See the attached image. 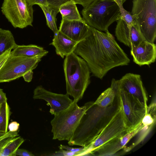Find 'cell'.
<instances>
[{
	"mask_svg": "<svg viewBox=\"0 0 156 156\" xmlns=\"http://www.w3.org/2000/svg\"><path fill=\"white\" fill-rule=\"evenodd\" d=\"M59 147L60 149H62L72 152H74L78 154L77 156L83 155L87 148L84 147L79 148H74L67 145H60Z\"/></svg>",
	"mask_w": 156,
	"mask_h": 156,
	"instance_id": "obj_27",
	"label": "cell"
},
{
	"mask_svg": "<svg viewBox=\"0 0 156 156\" xmlns=\"http://www.w3.org/2000/svg\"><path fill=\"white\" fill-rule=\"evenodd\" d=\"M111 86L115 90L119 98L126 127L129 129H135L141 123L146 114L147 106L112 83Z\"/></svg>",
	"mask_w": 156,
	"mask_h": 156,
	"instance_id": "obj_7",
	"label": "cell"
},
{
	"mask_svg": "<svg viewBox=\"0 0 156 156\" xmlns=\"http://www.w3.org/2000/svg\"><path fill=\"white\" fill-rule=\"evenodd\" d=\"M115 29V35L118 40L130 48L136 46L144 40L139 26L136 23L131 27L122 20L119 19L117 21Z\"/></svg>",
	"mask_w": 156,
	"mask_h": 156,
	"instance_id": "obj_14",
	"label": "cell"
},
{
	"mask_svg": "<svg viewBox=\"0 0 156 156\" xmlns=\"http://www.w3.org/2000/svg\"><path fill=\"white\" fill-rule=\"evenodd\" d=\"M39 6L44 14L47 26L53 31L54 34H56L58 30L56 25V16L59 12V9L51 7L48 5Z\"/></svg>",
	"mask_w": 156,
	"mask_h": 156,
	"instance_id": "obj_21",
	"label": "cell"
},
{
	"mask_svg": "<svg viewBox=\"0 0 156 156\" xmlns=\"http://www.w3.org/2000/svg\"><path fill=\"white\" fill-rule=\"evenodd\" d=\"M20 124L16 121L11 122L8 125V129L9 131H16L18 130Z\"/></svg>",
	"mask_w": 156,
	"mask_h": 156,
	"instance_id": "obj_32",
	"label": "cell"
},
{
	"mask_svg": "<svg viewBox=\"0 0 156 156\" xmlns=\"http://www.w3.org/2000/svg\"><path fill=\"white\" fill-rule=\"evenodd\" d=\"M73 52L86 62L92 74L100 79L112 69L127 65L130 62L108 31L104 32L90 26L88 35L77 44Z\"/></svg>",
	"mask_w": 156,
	"mask_h": 156,
	"instance_id": "obj_1",
	"label": "cell"
},
{
	"mask_svg": "<svg viewBox=\"0 0 156 156\" xmlns=\"http://www.w3.org/2000/svg\"><path fill=\"white\" fill-rule=\"evenodd\" d=\"M26 1L30 5L32 6L36 4L38 5H47L46 0H26Z\"/></svg>",
	"mask_w": 156,
	"mask_h": 156,
	"instance_id": "obj_31",
	"label": "cell"
},
{
	"mask_svg": "<svg viewBox=\"0 0 156 156\" xmlns=\"http://www.w3.org/2000/svg\"><path fill=\"white\" fill-rule=\"evenodd\" d=\"M44 56L30 58L10 55L0 69V83L15 80L28 71L34 69Z\"/></svg>",
	"mask_w": 156,
	"mask_h": 156,
	"instance_id": "obj_9",
	"label": "cell"
},
{
	"mask_svg": "<svg viewBox=\"0 0 156 156\" xmlns=\"http://www.w3.org/2000/svg\"><path fill=\"white\" fill-rule=\"evenodd\" d=\"M95 0H76V4L82 5L83 8H85Z\"/></svg>",
	"mask_w": 156,
	"mask_h": 156,
	"instance_id": "obj_34",
	"label": "cell"
},
{
	"mask_svg": "<svg viewBox=\"0 0 156 156\" xmlns=\"http://www.w3.org/2000/svg\"><path fill=\"white\" fill-rule=\"evenodd\" d=\"M63 69L66 93L78 101L90 83V70L86 62L73 52L66 56Z\"/></svg>",
	"mask_w": 156,
	"mask_h": 156,
	"instance_id": "obj_3",
	"label": "cell"
},
{
	"mask_svg": "<svg viewBox=\"0 0 156 156\" xmlns=\"http://www.w3.org/2000/svg\"><path fill=\"white\" fill-rule=\"evenodd\" d=\"M143 126L144 125L141 122L135 129L128 130L108 141L91 152L90 154L100 156L113 155L123 148Z\"/></svg>",
	"mask_w": 156,
	"mask_h": 156,
	"instance_id": "obj_13",
	"label": "cell"
},
{
	"mask_svg": "<svg viewBox=\"0 0 156 156\" xmlns=\"http://www.w3.org/2000/svg\"><path fill=\"white\" fill-rule=\"evenodd\" d=\"M33 74V70H30L26 72L22 76L24 80L27 82L31 81Z\"/></svg>",
	"mask_w": 156,
	"mask_h": 156,
	"instance_id": "obj_33",
	"label": "cell"
},
{
	"mask_svg": "<svg viewBox=\"0 0 156 156\" xmlns=\"http://www.w3.org/2000/svg\"><path fill=\"white\" fill-rule=\"evenodd\" d=\"M60 150L56 151L50 155L53 156H77L78 154L74 152H72L66 150L60 149Z\"/></svg>",
	"mask_w": 156,
	"mask_h": 156,
	"instance_id": "obj_29",
	"label": "cell"
},
{
	"mask_svg": "<svg viewBox=\"0 0 156 156\" xmlns=\"http://www.w3.org/2000/svg\"><path fill=\"white\" fill-rule=\"evenodd\" d=\"M111 83L133 96L142 104L147 106V94L140 75L127 73L119 80L113 79Z\"/></svg>",
	"mask_w": 156,
	"mask_h": 156,
	"instance_id": "obj_11",
	"label": "cell"
},
{
	"mask_svg": "<svg viewBox=\"0 0 156 156\" xmlns=\"http://www.w3.org/2000/svg\"><path fill=\"white\" fill-rule=\"evenodd\" d=\"M16 44L11 31L0 28V56L6 51L12 50Z\"/></svg>",
	"mask_w": 156,
	"mask_h": 156,
	"instance_id": "obj_20",
	"label": "cell"
},
{
	"mask_svg": "<svg viewBox=\"0 0 156 156\" xmlns=\"http://www.w3.org/2000/svg\"><path fill=\"white\" fill-rule=\"evenodd\" d=\"M20 136H16L4 148L0 154V156H16V152L20 146L24 141Z\"/></svg>",
	"mask_w": 156,
	"mask_h": 156,
	"instance_id": "obj_24",
	"label": "cell"
},
{
	"mask_svg": "<svg viewBox=\"0 0 156 156\" xmlns=\"http://www.w3.org/2000/svg\"><path fill=\"white\" fill-rule=\"evenodd\" d=\"M18 132L19 130L13 132L9 131L0 136V154L9 144L18 136Z\"/></svg>",
	"mask_w": 156,
	"mask_h": 156,
	"instance_id": "obj_26",
	"label": "cell"
},
{
	"mask_svg": "<svg viewBox=\"0 0 156 156\" xmlns=\"http://www.w3.org/2000/svg\"><path fill=\"white\" fill-rule=\"evenodd\" d=\"M78 102L73 100L68 108L54 115L51 122L53 139L69 140L83 114L94 102H88L80 107Z\"/></svg>",
	"mask_w": 156,
	"mask_h": 156,
	"instance_id": "obj_5",
	"label": "cell"
},
{
	"mask_svg": "<svg viewBox=\"0 0 156 156\" xmlns=\"http://www.w3.org/2000/svg\"><path fill=\"white\" fill-rule=\"evenodd\" d=\"M17 155L21 156H34V155L31 152L23 149L18 148L16 152Z\"/></svg>",
	"mask_w": 156,
	"mask_h": 156,
	"instance_id": "obj_30",
	"label": "cell"
},
{
	"mask_svg": "<svg viewBox=\"0 0 156 156\" xmlns=\"http://www.w3.org/2000/svg\"><path fill=\"white\" fill-rule=\"evenodd\" d=\"M76 2L71 0L62 5L59 8L62 19L68 20H82L76 5Z\"/></svg>",
	"mask_w": 156,
	"mask_h": 156,
	"instance_id": "obj_19",
	"label": "cell"
},
{
	"mask_svg": "<svg viewBox=\"0 0 156 156\" xmlns=\"http://www.w3.org/2000/svg\"><path fill=\"white\" fill-rule=\"evenodd\" d=\"M70 0H46L48 6L58 9L62 5ZM74 0L76 2V0Z\"/></svg>",
	"mask_w": 156,
	"mask_h": 156,
	"instance_id": "obj_28",
	"label": "cell"
},
{
	"mask_svg": "<svg viewBox=\"0 0 156 156\" xmlns=\"http://www.w3.org/2000/svg\"></svg>",
	"mask_w": 156,
	"mask_h": 156,
	"instance_id": "obj_39",
	"label": "cell"
},
{
	"mask_svg": "<svg viewBox=\"0 0 156 156\" xmlns=\"http://www.w3.org/2000/svg\"><path fill=\"white\" fill-rule=\"evenodd\" d=\"M121 104L116 93L115 100L110 105L102 108L93 104L83 114L71 139L69 145L88 148L119 110Z\"/></svg>",
	"mask_w": 156,
	"mask_h": 156,
	"instance_id": "obj_2",
	"label": "cell"
},
{
	"mask_svg": "<svg viewBox=\"0 0 156 156\" xmlns=\"http://www.w3.org/2000/svg\"><path fill=\"white\" fill-rule=\"evenodd\" d=\"M89 27L83 19L82 20L68 21L62 19L58 30L72 40L79 43L88 35Z\"/></svg>",
	"mask_w": 156,
	"mask_h": 156,
	"instance_id": "obj_16",
	"label": "cell"
},
{
	"mask_svg": "<svg viewBox=\"0 0 156 156\" xmlns=\"http://www.w3.org/2000/svg\"><path fill=\"white\" fill-rule=\"evenodd\" d=\"M78 43L58 30L57 33L54 34L52 41L50 44L55 47L56 54L63 58L73 52Z\"/></svg>",
	"mask_w": 156,
	"mask_h": 156,
	"instance_id": "obj_17",
	"label": "cell"
},
{
	"mask_svg": "<svg viewBox=\"0 0 156 156\" xmlns=\"http://www.w3.org/2000/svg\"><path fill=\"white\" fill-rule=\"evenodd\" d=\"M144 40L154 43L156 37V0H133L131 12Z\"/></svg>",
	"mask_w": 156,
	"mask_h": 156,
	"instance_id": "obj_6",
	"label": "cell"
},
{
	"mask_svg": "<svg viewBox=\"0 0 156 156\" xmlns=\"http://www.w3.org/2000/svg\"><path fill=\"white\" fill-rule=\"evenodd\" d=\"M7 98L6 94L2 89L0 88V105H1L3 103L7 102Z\"/></svg>",
	"mask_w": 156,
	"mask_h": 156,
	"instance_id": "obj_35",
	"label": "cell"
},
{
	"mask_svg": "<svg viewBox=\"0 0 156 156\" xmlns=\"http://www.w3.org/2000/svg\"><path fill=\"white\" fill-rule=\"evenodd\" d=\"M1 9L14 28L23 29L33 26V6L30 5L26 0H4Z\"/></svg>",
	"mask_w": 156,
	"mask_h": 156,
	"instance_id": "obj_8",
	"label": "cell"
},
{
	"mask_svg": "<svg viewBox=\"0 0 156 156\" xmlns=\"http://www.w3.org/2000/svg\"><path fill=\"white\" fill-rule=\"evenodd\" d=\"M11 50L10 49L6 51L3 54L0 56V62L6 56L10 54Z\"/></svg>",
	"mask_w": 156,
	"mask_h": 156,
	"instance_id": "obj_36",
	"label": "cell"
},
{
	"mask_svg": "<svg viewBox=\"0 0 156 156\" xmlns=\"http://www.w3.org/2000/svg\"><path fill=\"white\" fill-rule=\"evenodd\" d=\"M116 95L115 90L112 87L107 89L99 96L94 104L102 107L105 108L113 102Z\"/></svg>",
	"mask_w": 156,
	"mask_h": 156,
	"instance_id": "obj_22",
	"label": "cell"
},
{
	"mask_svg": "<svg viewBox=\"0 0 156 156\" xmlns=\"http://www.w3.org/2000/svg\"><path fill=\"white\" fill-rule=\"evenodd\" d=\"M33 98L45 101L47 105L50 106V112L54 115L68 108L73 100L69 97V95L58 94L48 91L41 85L37 86L34 90Z\"/></svg>",
	"mask_w": 156,
	"mask_h": 156,
	"instance_id": "obj_12",
	"label": "cell"
},
{
	"mask_svg": "<svg viewBox=\"0 0 156 156\" xmlns=\"http://www.w3.org/2000/svg\"><path fill=\"white\" fill-rule=\"evenodd\" d=\"M81 12L89 26L102 31H108L109 27L120 19L119 9L114 0H95Z\"/></svg>",
	"mask_w": 156,
	"mask_h": 156,
	"instance_id": "obj_4",
	"label": "cell"
},
{
	"mask_svg": "<svg viewBox=\"0 0 156 156\" xmlns=\"http://www.w3.org/2000/svg\"><path fill=\"white\" fill-rule=\"evenodd\" d=\"M12 50L10 55L30 58L45 56L48 53L43 47L34 44L18 45L16 44Z\"/></svg>",
	"mask_w": 156,
	"mask_h": 156,
	"instance_id": "obj_18",
	"label": "cell"
},
{
	"mask_svg": "<svg viewBox=\"0 0 156 156\" xmlns=\"http://www.w3.org/2000/svg\"><path fill=\"white\" fill-rule=\"evenodd\" d=\"M133 62L140 66L149 65L156 58V46L154 43L144 40L136 46L130 48Z\"/></svg>",
	"mask_w": 156,
	"mask_h": 156,
	"instance_id": "obj_15",
	"label": "cell"
},
{
	"mask_svg": "<svg viewBox=\"0 0 156 156\" xmlns=\"http://www.w3.org/2000/svg\"><path fill=\"white\" fill-rule=\"evenodd\" d=\"M1 105H0V108H1Z\"/></svg>",
	"mask_w": 156,
	"mask_h": 156,
	"instance_id": "obj_38",
	"label": "cell"
},
{
	"mask_svg": "<svg viewBox=\"0 0 156 156\" xmlns=\"http://www.w3.org/2000/svg\"><path fill=\"white\" fill-rule=\"evenodd\" d=\"M129 129L126 126L121 108L103 129L96 140L87 148L85 155Z\"/></svg>",
	"mask_w": 156,
	"mask_h": 156,
	"instance_id": "obj_10",
	"label": "cell"
},
{
	"mask_svg": "<svg viewBox=\"0 0 156 156\" xmlns=\"http://www.w3.org/2000/svg\"><path fill=\"white\" fill-rule=\"evenodd\" d=\"M5 133H4V132L0 131V136L4 135V134H5Z\"/></svg>",
	"mask_w": 156,
	"mask_h": 156,
	"instance_id": "obj_37",
	"label": "cell"
},
{
	"mask_svg": "<svg viewBox=\"0 0 156 156\" xmlns=\"http://www.w3.org/2000/svg\"><path fill=\"white\" fill-rule=\"evenodd\" d=\"M117 4L120 13V19L122 20L127 24L128 27H131L136 22L131 12L125 10L123 7V4L126 0H114Z\"/></svg>",
	"mask_w": 156,
	"mask_h": 156,
	"instance_id": "obj_25",
	"label": "cell"
},
{
	"mask_svg": "<svg viewBox=\"0 0 156 156\" xmlns=\"http://www.w3.org/2000/svg\"><path fill=\"white\" fill-rule=\"evenodd\" d=\"M11 112L7 102L2 105L0 109V131L7 133Z\"/></svg>",
	"mask_w": 156,
	"mask_h": 156,
	"instance_id": "obj_23",
	"label": "cell"
}]
</instances>
